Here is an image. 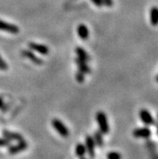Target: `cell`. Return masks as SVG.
Segmentation results:
<instances>
[{"label": "cell", "mask_w": 158, "mask_h": 159, "mask_svg": "<svg viewBox=\"0 0 158 159\" xmlns=\"http://www.w3.org/2000/svg\"><path fill=\"white\" fill-rule=\"evenodd\" d=\"M96 120L99 128V131L102 134H108L110 131V127L106 114L102 111H98L96 114Z\"/></svg>", "instance_id": "1"}, {"label": "cell", "mask_w": 158, "mask_h": 159, "mask_svg": "<svg viewBox=\"0 0 158 159\" xmlns=\"http://www.w3.org/2000/svg\"><path fill=\"white\" fill-rule=\"evenodd\" d=\"M52 125L53 129L56 130V133L62 137L66 138L70 136V131L68 128L66 127L64 123L58 119H53L52 121Z\"/></svg>", "instance_id": "2"}, {"label": "cell", "mask_w": 158, "mask_h": 159, "mask_svg": "<svg viewBox=\"0 0 158 159\" xmlns=\"http://www.w3.org/2000/svg\"><path fill=\"white\" fill-rule=\"evenodd\" d=\"M152 132L150 129L148 127L143 128H137L134 129L132 132V135L136 138H143V139H147L148 137H150Z\"/></svg>", "instance_id": "3"}, {"label": "cell", "mask_w": 158, "mask_h": 159, "mask_svg": "<svg viewBox=\"0 0 158 159\" xmlns=\"http://www.w3.org/2000/svg\"><path fill=\"white\" fill-rule=\"evenodd\" d=\"M86 152L88 153L89 156L91 158L95 157V142L93 138V137L90 135H87L86 137Z\"/></svg>", "instance_id": "4"}, {"label": "cell", "mask_w": 158, "mask_h": 159, "mask_svg": "<svg viewBox=\"0 0 158 159\" xmlns=\"http://www.w3.org/2000/svg\"><path fill=\"white\" fill-rule=\"evenodd\" d=\"M139 116L143 123L146 125H152L155 124V120L153 119L151 113L147 109H141L139 112Z\"/></svg>", "instance_id": "5"}, {"label": "cell", "mask_w": 158, "mask_h": 159, "mask_svg": "<svg viewBox=\"0 0 158 159\" xmlns=\"http://www.w3.org/2000/svg\"><path fill=\"white\" fill-rule=\"evenodd\" d=\"M0 30L7 32L9 33H11V34H17L20 32V28L15 24L5 22V21L0 20Z\"/></svg>", "instance_id": "6"}, {"label": "cell", "mask_w": 158, "mask_h": 159, "mask_svg": "<svg viewBox=\"0 0 158 159\" xmlns=\"http://www.w3.org/2000/svg\"><path fill=\"white\" fill-rule=\"evenodd\" d=\"M21 55L23 57H24L29 59L34 64L40 66V65H42L44 63V61L39 57L36 56L34 52H32V50H30V49H24V50H22L21 51Z\"/></svg>", "instance_id": "7"}, {"label": "cell", "mask_w": 158, "mask_h": 159, "mask_svg": "<svg viewBox=\"0 0 158 159\" xmlns=\"http://www.w3.org/2000/svg\"><path fill=\"white\" fill-rule=\"evenodd\" d=\"M28 47H29L30 49H32V51L39 52L40 54L48 55V52H49V48H48L45 44L31 42L28 44Z\"/></svg>", "instance_id": "8"}, {"label": "cell", "mask_w": 158, "mask_h": 159, "mask_svg": "<svg viewBox=\"0 0 158 159\" xmlns=\"http://www.w3.org/2000/svg\"><path fill=\"white\" fill-rule=\"evenodd\" d=\"M27 148H28L27 141L22 140V141H19V143L17 145L11 146L9 149H8V153H10V154H12V155H14V154H17V153H20L21 152L24 151Z\"/></svg>", "instance_id": "9"}, {"label": "cell", "mask_w": 158, "mask_h": 159, "mask_svg": "<svg viewBox=\"0 0 158 159\" xmlns=\"http://www.w3.org/2000/svg\"><path fill=\"white\" fill-rule=\"evenodd\" d=\"M77 32H78V36L83 40H87L89 38V36H90L89 28L83 24H81L78 25V28H77Z\"/></svg>", "instance_id": "10"}, {"label": "cell", "mask_w": 158, "mask_h": 159, "mask_svg": "<svg viewBox=\"0 0 158 159\" xmlns=\"http://www.w3.org/2000/svg\"><path fill=\"white\" fill-rule=\"evenodd\" d=\"M2 136L3 137H6L10 141H20L24 140L23 136L18 133H15V132L7 131V130H4L2 131Z\"/></svg>", "instance_id": "11"}, {"label": "cell", "mask_w": 158, "mask_h": 159, "mask_svg": "<svg viewBox=\"0 0 158 159\" xmlns=\"http://www.w3.org/2000/svg\"><path fill=\"white\" fill-rule=\"evenodd\" d=\"M75 62H76L77 66H78V70L82 71V73H84L85 75H86V74H90L91 70H90V66L87 65L86 61L82 60V59L77 57V58L75 59Z\"/></svg>", "instance_id": "12"}, {"label": "cell", "mask_w": 158, "mask_h": 159, "mask_svg": "<svg viewBox=\"0 0 158 159\" xmlns=\"http://www.w3.org/2000/svg\"><path fill=\"white\" fill-rule=\"evenodd\" d=\"M149 19H150V23L153 26L158 25V7H153L151 8L150 14H149Z\"/></svg>", "instance_id": "13"}, {"label": "cell", "mask_w": 158, "mask_h": 159, "mask_svg": "<svg viewBox=\"0 0 158 159\" xmlns=\"http://www.w3.org/2000/svg\"><path fill=\"white\" fill-rule=\"evenodd\" d=\"M75 52L78 55V58L86 61H89L90 60V57L88 54V52H86L84 48H82V47H77L75 48Z\"/></svg>", "instance_id": "14"}, {"label": "cell", "mask_w": 158, "mask_h": 159, "mask_svg": "<svg viewBox=\"0 0 158 159\" xmlns=\"http://www.w3.org/2000/svg\"><path fill=\"white\" fill-rule=\"evenodd\" d=\"M86 153V145H83L82 143H79L76 145V148H75V153L78 157H84L85 154Z\"/></svg>", "instance_id": "15"}, {"label": "cell", "mask_w": 158, "mask_h": 159, "mask_svg": "<svg viewBox=\"0 0 158 159\" xmlns=\"http://www.w3.org/2000/svg\"><path fill=\"white\" fill-rule=\"evenodd\" d=\"M94 140L95 142V145H97L98 147H102L103 146V137H102V133L99 130L96 131L94 133Z\"/></svg>", "instance_id": "16"}, {"label": "cell", "mask_w": 158, "mask_h": 159, "mask_svg": "<svg viewBox=\"0 0 158 159\" xmlns=\"http://www.w3.org/2000/svg\"><path fill=\"white\" fill-rule=\"evenodd\" d=\"M106 159H122V155L118 152H110L106 154Z\"/></svg>", "instance_id": "17"}, {"label": "cell", "mask_w": 158, "mask_h": 159, "mask_svg": "<svg viewBox=\"0 0 158 159\" xmlns=\"http://www.w3.org/2000/svg\"><path fill=\"white\" fill-rule=\"evenodd\" d=\"M75 79H76L77 82H78L79 83H83L85 81V74L82 73V71L78 70V72L75 74Z\"/></svg>", "instance_id": "18"}, {"label": "cell", "mask_w": 158, "mask_h": 159, "mask_svg": "<svg viewBox=\"0 0 158 159\" xmlns=\"http://www.w3.org/2000/svg\"><path fill=\"white\" fill-rule=\"evenodd\" d=\"M11 145V141L8 140L6 137L0 138V147H4V146H9Z\"/></svg>", "instance_id": "19"}, {"label": "cell", "mask_w": 158, "mask_h": 159, "mask_svg": "<svg viewBox=\"0 0 158 159\" xmlns=\"http://www.w3.org/2000/svg\"><path fill=\"white\" fill-rule=\"evenodd\" d=\"M8 69L7 63L2 59V57L0 55V70H7Z\"/></svg>", "instance_id": "20"}, {"label": "cell", "mask_w": 158, "mask_h": 159, "mask_svg": "<svg viewBox=\"0 0 158 159\" xmlns=\"http://www.w3.org/2000/svg\"><path fill=\"white\" fill-rule=\"evenodd\" d=\"M102 3L107 7H111L113 5V1L112 0H102Z\"/></svg>", "instance_id": "21"}, {"label": "cell", "mask_w": 158, "mask_h": 159, "mask_svg": "<svg viewBox=\"0 0 158 159\" xmlns=\"http://www.w3.org/2000/svg\"><path fill=\"white\" fill-rule=\"evenodd\" d=\"M93 3L97 7H101L102 5V0H91Z\"/></svg>", "instance_id": "22"}, {"label": "cell", "mask_w": 158, "mask_h": 159, "mask_svg": "<svg viewBox=\"0 0 158 159\" xmlns=\"http://www.w3.org/2000/svg\"><path fill=\"white\" fill-rule=\"evenodd\" d=\"M3 105H4L3 101H2V99H0V108H2V107H3Z\"/></svg>", "instance_id": "23"}, {"label": "cell", "mask_w": 158, "mask_h": 159, "mask_svg": "<svg viewBox=\"0 0 158 159\" xmlns=\"http://www.w3.org/2000/svg\"><path fill=\"white\" fill-rule=\"evenodd\" d=\"M156 82H157V83H158V75H157V76H156Z\"/></svg>", "instance_id": "24"}, {"label": "cell", "mask_w": 158, "mask_h": 159, "mask_svg": "<svg viewBox=\"0 0 158 159\" xmlns=\"http://www.w3.org/2000/svg\"><path fill=\"white\" fill-rule=\"evenodd\" d=\"M156 133H157V135H158V126H157V129H156Z\"/></svg>", "instance_id": "25"}, {"label": "cell", "mask_w": 158, "mask_h": 159, "mask_svg": "<svg viewBox=\"0 0 158 159\" xmlns=\"http://www.w3.org/2000/svg\"><path fill=\"white\" fill-rule=\"evenodd\" d=\"M81 159H86V158H84V157H82V158H81Z\"/></svg>", "instance_id": "26"}]
</instances>
